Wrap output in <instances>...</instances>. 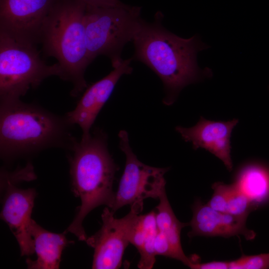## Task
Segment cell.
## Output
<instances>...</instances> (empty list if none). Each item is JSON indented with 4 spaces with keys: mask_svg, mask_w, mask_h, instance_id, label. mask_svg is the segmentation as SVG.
<instances>
[{
    "mask_svg": "<svg viewBox=\"0 0 269 269\" xmlns=\"http://www.w3.org/2000/svg\"><path fill=\"white\" fill-rule=\"evenodd\" d=\"M157 14L152 22L142 20L133 42L134 58L150 68L162 81L166 95L163 103L170 105L185 86L212 75L210 69H201L197 54L208 46L195 35L180 37L167 30Z\"/></svg>",
    "mask_w": 269,
    "mask_h": 269,
    "instance_id": "obj_1",
    "label": "cell"
},
{
    "mask_svg": "<svg viewBox=\"0 0 269 269\" xmlns=\"http://www.w3.org/2000/svg\"><path fill=\"white\" fill-rule=\"evenodd\" d=\"M71 148L72 188L81 204L65 232L85 241L88 237L82 225L85 217L99 206L105 205L111 209L113 207L116 192L113 185L118 167L108 151L106 135L100 130L82 137L79 142L75 141Z\"/></svg>",
    "mask_w": 269,
    "mask_h": 269,
    "instance_id": "obj_2",
    "label": "cell"
},
{
    "mask_svg": "<svg viewBox=\"0 0 269 269\" xmlns=\"http://www.w3.org/2000/svg\"><path fill=\"white\" fill-rule=\"evenodd\" d=\"M86 7L79 0H57L40 31L39 44L43 54L57 60L61 69L59 78L72 83L73 97L87 87L85 72L90 63L84 25Z\"/></svg>",
    "mask_w": 269,
    "mask_h": 269,
    "instance_id": "obj_3",
    "label": "cell"
},
{
    "mask_svg": "<svg viewBox=\"0 0 269 269\" xmlns=\"http://www.w3.org/2000/svg\"><path fill=\"white\" fill-rule=\"evenodd\" d=\"M66 117L61 118L20 99L0 102V150L10 158L75 142Z\"/></svg>",
    "mask_w": 269,
    "mask_h": 269,
    "instance_id": "obj_4",
    "label": "cell"
},
{
    "mask_svg": "<svg viewBox=\"0 0 269 269\" xmlns=\"http://www.w3.org/2000/svg\"><path fill=\"white\" fill-rule=\"evenodd\" d=\"M140 13V7L124 4L111 7L86 5L84 25L90 63L104 55L113 68L119 66L123 61L124 47L133 41L143 20Z\"/></svg>",
    "mask_w": 269,
    "mask_h": 269,
    "instance_id": "obj_5",
    "label": "cell"
},
{
    "mask_svg": "<svg viewBox=\"0 0 269 269\" xmlns=\"http://www.w3.org/2000/svg\"><path fill=\"white\" fill-rule=\"evenodd\" d=\"M37 45L0 32V102L20 99L48 77L60 76L58 63L46 64Z\"/></svg>",
    "mask_w": 269,
    "mask_h": 269,
    "instance_id": "obj_6",
    "label": "cell"
},
{
    "mask_svg": "<svg viewBox=\"0 0 269 269\" xmlns=\"http://www.w3.org/2000/svg\"><path fill=\"white\" fill-rule=\"evenodd\" d=\"M120 147L126 156V164L116 192L111 211L115 213L125 205L143 208L144 199H158L165 190L164 177L169 167H155L140 161L133 152L125 131L119 134Z\"/></svg>",
    "mask_w": 269,
    "mask_h": 269,
    "instance_id": "obj_7",
    "label": "cell"
},
{
    "mask_svg": "<svg viewBox=\"0 0 269 269\" xmlns=\"http://www.w3.org/2000/svg\"><path fill=\"white\" fill-rule=\"evenodd\" d=\"M142 210V208L132 207L128 214L118 219L109 207L104 208L101 215V228L85 241L94 249L92 269H116L121 267L124 253L130 244L133 224Z\"/></svg>",
    "mask_w": 269,
    "mask_h": 269,
    "instance_id": "obj_8",
    "label": "cell"
},
{
    "mask_svg": "<svg viewBox=\"0 0 269 269\" xmlns=\"http://www.w3.org/2000/svg\"><path fill=\"white\" fill-rule=\"evenodd\" d=\"M57 0H0V32L37 45L43 23Z\"/></svg>",
    "mask_w": 269,
    "mask_h": 269,
    "instance_id": "obj_9",
    "label": "cell"
},
{
    "mask_svg": "<svg viewBox=\"0 0 269 269\" xmlns=\"http://www.w3.org/2000/svg\"><path fill=\"white\" fill-rule=\"evenodd\" d=\"M133 58L123 60L108 75L88 87L75 109L68 112L66 118L71 125H78L82 131V137L90 135V130L98 114L111 96L116 85L125 74L133 71Z\"/></svg>",
    "mask_w": 269,
    "mask_h": 269,
    "instance_id": "obj_10",
    "label": "cell"
},
{
    "mask_svg": "<svg viewBox=\"0 0 269 269\" xmlns=\"http://www.w3.org/2000/svg\"><path fill=\"white\" fill-rule=\"evenodd\" d=\"M35 196L34 189H20L7 181L0 217L15 236L21 256L34 253L30 225Z\"/></svg>",
    "mask_w": 269,
    "mask_h": 269,
    "instance_id": "obj_11",
    "label": "cell"
},
{
    "mask_svg": "<svg viewBox=\"0 0 269 269\" xmlns=\"http://www.w3.org/2000/svg\"><path fill=\"white\" fill-rule=\"evenodd\" d=\"M239 122L238 119L227 122L212 121L201 117L197 124L191 128L176 127L186 142H190L194 149L204 148L221 159L227 169H233L231 156V133Z\"/></svg>",
    "mask_w": 269,
    "mask_h": 269,
    "instance_id": "obj_12",
    "label": "cell"
},
{
    "mask_svg": "<svg viewBox=\"0 0 269 269\" xmlns=\"http://www.w3.org/2000/svg\"><path fill=\"white\" fill-rule=\"evenodd\" d=\"M193 216L188 236L229 238L242 235L247 240L255 239L256 233L246 226L248 216H236L215 210L197 200L192 207Z\"/></svg>",
    "mask_w": 269,
    "mask_h": 269,
    "instance_id": "obj_13",
    "label": "cell"
},
{
    "mask_svg": "<svg viewBox=\"0 0 269 269\" xmlns=\"http://www.w3.org/2000/svg\"><path fill=\"white\" fill-rule=\"evenodd\" d=\"M63 233L57 234L45 230L33 219L30 233L33 240L34 250L36 259L26 261L27 268L32 269H58L64 248L70 242Z\"/></svg>",
    "mask_w": 269,
    "mask_h": 269,
    "instance_id": "obj_14",
    "label": "cell"
},
{
    "mask_svg": "<svg viewBox=\"0 0 269 269\" xmlns=\"http://www.w3.org/2000/svg\"><path fill=\"white\" fill-rule=\"evenodd\" d=\"M157 232L155 212L137 215L132 227L130 243L140 255L137 267L140 269H151L154 266L156 256L154 241Z\"/></svg>",
    "mask_w": 269,
    "mask_h": 269,
    "instance_id": "obj_15",
    "label": "cell"
},
{
    "mask_svg": "<svg viewBox=\"0 0 269 269\" xmlns=\"http://www.w3.org/2000/svg\"><path fill=\"white\" fill-rule=\"evenodd\" d=\"M158 199L159 204L156 207L158 231L167 240L173 254V259L189 267L195 261L185 255L180 241L181 231L185 226H189V223H182L176 218L168 200L165 190Z\"/></svg>",
    "mask_w": 269,
    "mask_h": 269,
    "instance_id": "obj_16",
    "label": "cell"
},
{
    "mask_svg": "<svg viewBox=\"0 0 269 269\" xmlns=\"http://www.w3.org/2000/svg\"><path fill=\"white\" fill-rule=\"evenodd\" d=\"M234 183L256 207L269 199V170L266 167L246 165L238 172Z\"/></svg>",
    "mask_w": 269,
    "mask_h": 269,
    "instance_id": "obj_17",
    "label": "cell"
},
{
    "mask_svg": "<svg viewBox=\"0 0 269 269\" xmlns=\"http://www.w3.org/2000/svg\"><path fill=\"white\" fill-rule=\"evenodd\" d=\"M229 197L227 213L236 216H248L257 207L236 186L229 184Z\"/></svg>",
    "mask_w": 269,
    "mask_h": 269,
    "instance_id": "obj_18",
    "label": "cell"
},
{
    "mask_svg": "<svg viewBox=\"0 0 269 269\" xmlns=\"http://www.w3.org/2000/svg\"><path fill=\"white\" fill-rule=\"evenodd\" d=\"M269 269V253L257 255H243L240 258L229 261V269Z\"/></svg>",
    "mask_w": 269,
    "mask_h": 269,
    "instance_id": "obj_19",
    "label": "cell"
},
{
    "mask_svg": "<svg viewBox=\"0 0 269 269\" xmlns=\"http://www.w3.org/2000/svg\"><path fill=\"white\" fill-rule=\"evenodd\" d=\"M213 194L206 204L217 211L227 213L229 185L218 182L212 185Z\"/></svg>",
    "mask_w": 269,
    "mask_h": 269,
    "instance_id": "obj_20",
    "label": "cell"
},
{
    "mask_svg": "<svg viewBox=\"0 0 269 269\" xmlns=\"http://www.w3.org/2000/svg\"><path fill=\"white\" fill-rule=\"evenodd\" d=\"M189 268L192 269H229V261H212L205 263L196 262Z\"/></svg>",
    "mask_w": 269,
    "mask_h": 269,
    "instance_id": "obj_21",
    "label": "cell"
},
{
    "mask_svg": "<svg viewBox=\"0 0 269 269\" xmlns=\"http://www.w3.org/2000/svg\"><path fill=\"white\" fill-rule=\"evenodd\" d=\"M87 5L100 7H111L121 6L124 3L120 0H79Z\"/></svg>",
    "mask_w": 269,
    "mask_h": 269,
    "instance_id": "obj_22",
    "label": "cell"
}]
</instances>
